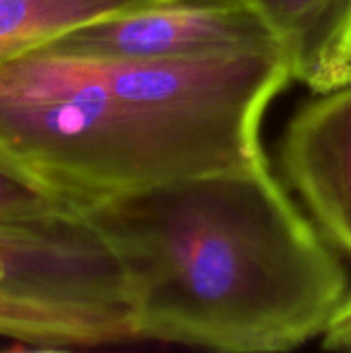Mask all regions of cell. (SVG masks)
Masks as SVG:
<instances>
[{"label": "cell", "mask_w": 351, "mask_h": 353, "mask_svg": "<svg viewBox=\"0 0 351 353\" xmlns=\"http://www.w3.org/2000/svg\"><path fill=\"white\" fill-rule=\"evenodd\" d=\"M290 81L281 52L114 60L37 48L0 66V143L41 190L91 213L261 163L263 118Z\"/></svg>", "instance_id": "obj_1"}, {"label": "cell", "mask_w": 351, "mask_h": 353, "mask_svg": "<svg viewBox=\"0 0 351 353\" xmlns=\"http://www.w3.org/2000/svg\"><path fill=\"white\" fill-rule=\"evenodd\" d=\"M128 269L139 341L285 353L350 296L335 248L269 163L182 178L89 213Z\"/></svg>", "instance_id": "obj_2"}, {"label": "cell", "mask_w": 351, "mask_h": 353, "mask_svg": "<svg viewBox=\"0 0 351 353\" xmlns=\"http://www.w3.org/2000/svg\"><path fill=\"white\" fill-rule=\"evenodd\" d=\"M0 292L106 314L137 333L128 269L89 213L39 228L0 225Z\"/></svg>", "instance_id": "obj_3"}, {"label": "cell", "mask_w": 351, "mask_h": 353, "mask_svg": "<svg viewBox=\"0 0 351 353\" xmlns=\"http://www.w3.org/2000/svg\"><path fill=\"white\" fill-rule=\"evenodd\" d=\"M41 48L114 60H197L281 52L252 0H157L70 29Z\"/></svg>", "instance_id": "obj_4"}, {"label": "cell", "mask_w": 351, "mask_h": 353, "mask_svg": "<svg viewBox=\"0 0 351 353\" xmlns=\"http://www.w3.org/2000/svg\"><path fill=\"white\" fill-rule=\"evenodd\" d=\"M277 163L317 230L351 259V87L314 93L296 110Z\"/></svg>", "instance_id": "obj_5"}, {"label": "cell", "mask_w": 351, "mask_h": 353, "mask_svg": "<svg viewBox=\"0 0 351 353\" xmlns=\"http://www.w3.org/2000/svg\"><path fill=\"white\" fill-rule=\"evenodd\" d=\"M290 68L314 93L351 87V0H252Z\"/></svg>", "instance_id": "obj_6"}, {"label": "cell", "mask_w": 351, "mask_h": 353, "mask_svg": "<svg viewBox=\"0 0 351 353\" xmlns=\"http://www.w3.org/2000/svg\"><path fill=\"white\" fill-rule=\"evenodd\" d=\"M0 339L31 350H72L137 341V333L106 314L0 292Z\"/></svg>", "instance_id": "obj_7"}, {"label": "cell", "mask_w": 351, "mask_h": 353, "mask_svg": "<svg viewBox=\"0 0 351 353\" xmlns=\"http://www.w3.org/2000/svg\"><path fill=\"white\" fill-rule=\"evenodd\" d=\"M157 0H0V66L70 29Z\"/></svg>", "instance_id": "obj_8"}, {"label": "cell", "mask_w": 351, "mask_h": 353, "mask_svg": "<svg viewBox=\"0 0 351 353\" xmlns=\"http://www.w3.org/2000/svg\"><path fill=\"white\" fill-rule=\"evenodd\" d=\"M77 215L85 213L0 170V225L39 228L54 225Z\"/></svg>", "instance_id": "obj_9"}, {"label": "cell", "mask_w": 351, "mask_h": 353, "mask_svg": "<svg viewBox=\"0 0 351 353\" xmlns=\"http://www.w3.org/2000/svg\"><path fill=\"white\" fill-rule=\"evenodd\" d=\"M321 347L327 352L351 353V292L321 335Z\"/></svg>", "instance_id": "obj_10"}, {"label": "cell", "mask_w": 351, "mask_h": 353, "mask_svg": "<svg viewBox=\"0 0 351 353\" xmlns=\"http://www.w3.org/2000/svg\"><path fill=\"white\" fill-rule=\"evenodd\" d=\"M0 170L2 172H6V174H10V176H14V178H19L21 182H25V184H29V186H35V188H39L37 184H35V180L31 178V174L25 170V165L0 143ZM41 190V188H39Z\"/></svg>", "instance_id": "obj_11"}]
</instances>
